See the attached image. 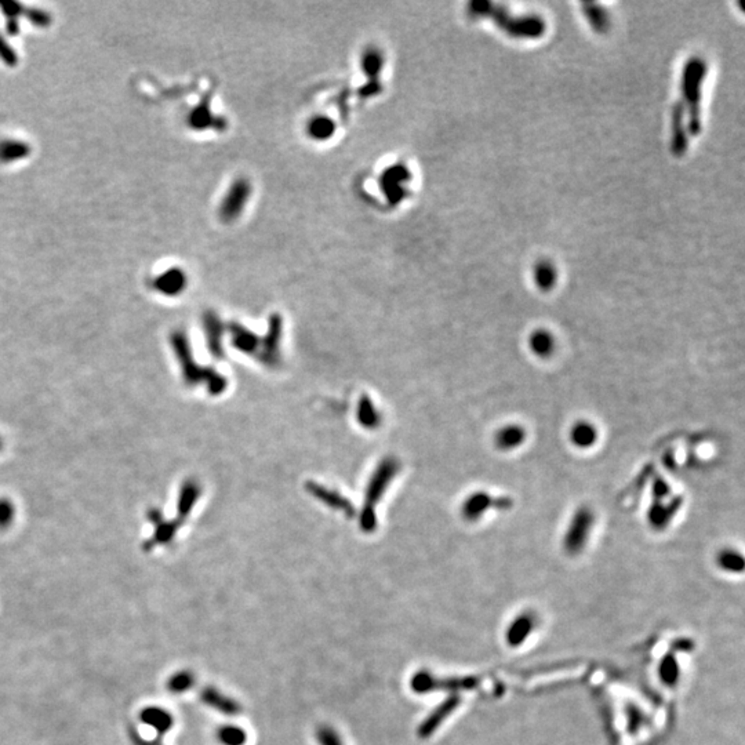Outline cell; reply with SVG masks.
Returning a JSON list of instances; mask_svg holds the SVG:
<instances>
[{"label":"cell","mask_w":745,"mask_h":745,"mask_svg":"<svg viewBox=\"0 0 745 745\" xmlns=\"http://www.w3.org/2000/svg\"><path fill=\"white\" fill-rule=\"evenodd\" d=\"M468 10L472 15L493 18L500 28L517 37H537L545 31V24L539 17L512 18L504 7L494 3L472 1L468 4Z\"/></svg>","instance_id":"obj_1"},{"label":"cell","mask_w":745,"mask_h":745,"mask_svg":"<svg viewBox=\"0 0 745 745\" xmlns=\"http://www.w3.org/2000/svg\"><path fill=\"white\" fill-rule=\"evenodd\" d=\"M707 74V64L704 60L692 58L687 61L683 71L682 81V96L680 103L687 108L689 117V134H698L701 128V85Z\"/></svg>","instance_id":"obj_2"},{"label":"cell","mask_w":745,"mask_h":745,"mask_svg":"<svg viewBox=\"0 0 745 745\" xmlns=\"http://www.w3.org/2000/svg\"><path fill=\"white\" fill-rule=\"evenodd\" d=\"M399 469V462L394 458L384 460L378 469L374 472L369 489L366 493V503L362 512L360 526L365 532H373L376 528V515H374V507L384 494V492L388 487V483L391 479H394L395 474Z\"/></svg>","instance_id":"obj_3"},{"label":"cell","mask_w":745,"mask_h":745,"mask_svg":"<svg viewBox=\"0 0 745 745\" xmlns=\"http://www.w3.org/2000/svg\"><path fill=\"white\" fill-rule=\"evenodd\" d=\"M476 686L478 679L474 676L437 678L426 669L416 672L410 679V687L417 694H426L430 692H450L451 694H457V692L472 690Z\"/></svg>","instance_id":"obj_4"},{"label":"cell","mask_w":745,"mask_h":745,"mask_svg":"<svg viewBox=\"0 0 745 745\" xmlns=\"http://www.w3.org/2000/svg\"><path fill=\"white\" fill-rule=\"evenodd\" d=\"M250 195H251V184L249 180L246 178H239L236 180L228 194L225 195L222 203H221V209H219V215L221 218L225 221V222H232L233 219H236L237 217H240V214L243 213L249 199H250Z\"/></svg>","instance_id":"obj_5"},{"label":"cell","mask_w":745,"mask_h":745,"mask_svg":"<svg viewBox=\"0 0 745 745\" xmlns=\"http://www.w3.org/2000/svg\"><path fill=\"white\" fill-rule=\"evenodd\" d=\"M410 178L412 174L405 165H394L383 173L380 185L391 205H398L406 196V184Z\"/></svg>","instance_id":"obj_6"},{"label":"cell","mask_w":745,"mask_h":745,"mask_svg":"<svg viewBox=\"0 0 745 745\" xmlns=\"http://www.w3.org/2000/svg\"><path fill=\"white\" fill-rule=\"evenodd\" d=\"M460 704L461 697L458 694H451L446 700H443L419 726V737L423 740L430 737L442 726V723L458 708Z\"/></svg>","instance_id":"obj_7"},{"label":"cell","mask_w":745,"mask_h":745,"mask_svg":"<svg viewBox=\"0 0 745 745\" xmlns=\"http://www.w3.org/2000/svg\"><path fill=\"white\" fill-rule=\"evenodd\" d=\"M592 525V517L583 515V512L578 514V517L574 518L571 526L566 533L564 537V548L567 553H577L583 549V546L587 542V537L589 534V529Z\"/></svg>","instance_id":"obj_8"},{"label":"cell","mask_w":745,"mask_h":745,"mask_svg":"<svg viewBox=\"0 0 745 745\" xmlns=\"http://www.w3.org/2000/svg\"><path fill=\"white\" fill-rule=\"evenodd\" d=\"M526 440V429L519 424L501 426L494 435V443L501 451H512L519 449Z\"/></svg>","instance_id":"obj_9"},{"label":"cell","mask_w":745,"mask_h":745,"mask_svg":"<svg viewBox=\"0 0 745 745\" xmlns=\"http://www.w3.org/2000/svg\"><path fill=\"white\" fill-rule=\"evenodd\" d=\"M535 626V620L532 613H522L519 614L508 627L505 639L508 646L511 647H519L526 642V639L532 635L533 630Z\"/></svg>","instance_id":"obj_10"},{"label":"cell","mask_w":745,"mask_h":745,"mask_svg":"<svg viewBox=\"0 0 745 745\" xmlns=\"http://www.w3.org/2000/svg\"><path fill=\"white\" fill-rule=\"evenodd\" d=\"M201 697H202V701L205 704H208L209 707H212L213 710H217L221 714L232 717V715H237L242 711L240 705L235 700L229 698L228 696L222 694L221 692H218L214 687H206L202 692Z\"/></svg>","instance_id":"obj_11"},{"label":"cell","mask_w":745,"mask_h":745,"mask_svg":"<svg viewBox=\"0 0 745 745\" xmlns=\"http://www.w3.org/2000/svg\"><path fill=\"white\" fill-rule=\"evenodd\" d=\"M569 436H570V442L573 446H576L577 449L585 450V449L592 447L596 443L599 432L592 423L580 420L576 424H573Z\"/></svg>","instance_id":"obj_12"},{"label":"cell","mask_w":745,"mask_h":745,"mask_svg":"<svg viewBox=\"0 0 745 745\" xmlns=\"http://www.w3.org/2000/svg\"><path fill=\"white\" fill-rule=\"evenodd\" d=\"M529 349L533 355L541 359H546L552 356V353L556 349V341L555 337L545 328H537L529 335Z\"/></svg>","instance_id":"obj_13"},{"label":"cell","mask_w":745,"mask_h":745,"mask_svg":"<svg viewBox=\"0 0 745 745\" xmlns=\"http://www.w3.org/2000/svg\"><path fill=\"white\" fill-rule=\"evenodd\" d=\"M141 721L149 726H152L155 730H158L160 735L169 732L173 728V717L156 707H149L141 712Z\"/></svg>","instance_id":"obj_14"},{"label":"cell","mask_w":745,"mask_h":745,"mask_svg":"<svg viewBox=\"0 0 745 745\" xmlns=\"http://www.w3.org/2000/svg\"><path fill=\"white\" fill-rule=\"evenodd\" d=\"M308 489H310V492L312 494H315L319 500H321L323 503H326L327 505H330L331 508L341 510L348 515L353 514L351 503L348 500H345L344 497H341L340 494H337L335 492H328V490L320 487L319 485H310Z\"/></svg>","instance_id":"obj_15"},{"label":"cell","mask_w":745,"mask_h":745,"mask_svg":"<svg viewBox=\"0 0 745 745\" xmlns=\"http://www.w3.org/2000/svg\"><path fill=\"white\" fill-rule=\"evenodd\" d=\"M658 676L661 682L668 687H673L678 683L680 676V668L676 657L672 653H667L662 657L658 665Z\"/></svg>","instance_id":"obj_16"},{"label":"cell","mask_w":745,"mask_h":745,"mask_svg":"<svg viewBox=\"0 0 745 745\" xmlns=\"http://www.w3.org/2000/svg\"><path fill=\"white\" fill-rule=\"evenodd\" d=\"M493 499L486 493H476L471 496L465 504H464V515L468 521H476L479 517H482L489 508Z\"/></svg>","instance_id":"obj_17"},{"label":"cell","mask_w":745,"mask_h":745,"mask_svg":"<svg viewBox=\"0 0 745 745\" xmlns=\"http://www.w3.org/2000/svg\"><path fill=\"white\" fill-rule=\"evenodd\" d=\"M383 67H384V56H383V53L376 47L367 49L365 51V54H363V58H362V68H363L365 74L369 76V79L370 81L377 79L380 72L383 71Z\"/></svg>","instance_id":"obj_18"},{"label":"cell","mask_w":745,"mask_h":745,"mask_svg":"<svg viewBox=\"0 0 745 745\" xmlns=\"http://www.w3.org/2000/svg\"><path fill=\"white\" fill-rule=\"evenodd\" d=\"M718 566L729 573H743L744 570V558L735 549L721 551L717 556Z\"/></svg>","instance_id":"obj_19"},{"label":"cell","mask_w":745,"mask_h":745,"mask_svg":"<svg viewBox=\"0 0 745 745\" xmlns=\"http://www.w3.org/2000/svg\"><path fill=\"white\" fill-rule=\"evenodd\" d=\"M335 131V123L326 116H318L308 124V133L315 140H327Z\"/></svg>","instance_id":"obj_20"},{"label":"cell","mask_w":745,"mask_h":745,"mask_svg":"<svg viewBox=\"0 0 745 745\" xmlns=\"http://www.w3.org/2000/svg\"><path fill=\"white\" fill-rule=\"evenodd\" d=\"M534 282L541 290H549L556 282V271L549 262H538L534 268Z\"/></svg>","instance_id":"obj_21"},{"label":"cell","mask_w":745,"mask_h":745,"mask_svg":"<svg viewBox=\"0 0 745 745\" xmlns=\"http://www.w3.org/2000/svg\"><path fill=\"white\" fill-rule=\"evenodd\" d=\"M217 737H218V742L222 745H244L247 742L246 732L242 728L233 726V725H226V726L219 728Z\"/></svg>","instance_id":"obj_22"},{"label":"cell","mask_w":745,"mask_h":745,"mask_svg":"<svg viewBox=\"0 0 745 745\" xmlns=\"http://www.w3.org/2000/svg\"><path fill=\"white\" fill-rule=\"evenodd\" d=\"M583 7L591 25L596 31L605 32L609 28V18H608V12L605 8H602L598 4H583Z\"/></svg>","instance_id":"obj_23"},{"label":"cell","mask_w":745,"mask_h":745,"mask_svg":"<svg viewBox=\"0 0 745 745\" xmlns=\"http://www.w3.org/2000/svg\"><path fill=\"white\" fill-rule=\"evenodd\" d=\"M205 324L208 327V334H209V342H210V348L214 352L215 356H221V334H222V327H221V321L217 318V315L214 314H209L206 317L205 320Z\"/></svg>","instance_id":"obj_24"},{"label":"cell","mask_w":745,"mask_h":745,"mask_svg":"<svg viewBox=\"0 0 745 745\" xmlns=\"http://www.w3.org/2000/svg\"><path fill=\"white\" fill-rule=\"evenodd\" d=\"M195 683V678L191 672L188 671H180L177 673H174L173 676H170L169 682H167V689L171 692V693H184L187 690H190L192 687V685Z\"/></svg>","instance_id":"obj_25"},{"label":"cell","mask_w":745,"mask_h":745,"mask_svg":"<svg viewBox=\"0 0 745 745\" xmlns=\"http://www.w3.org/2000/svg\"><path fill=\"white\" fill-rule=\"evenodd\" d=\"M358 417H359V421H360L363 426H367V428H374V426H377L380 424L378 413H377L376 408L373 406L371 401L367 399V396H363V399L360 401Z\"/></svg>","instance_id":"obj_26"},{"label":"cell","mask_w":745,"mask_h":745,"mask_svg":"<svg viewBox=\"0 0 745 745\" xmlns=\"http://www.w3.org/2000/svg\"><path fill=\"white\" fill-rule=\"evenodd\" d=\"M184 275L181 272L173 271L162 279V287L166 289L169 293H177L178 290H181V287H184Z\"/></svg>","instance_id":"obj_27"},{"label":"cell","mask_w":745,"mask_h":745,"mask_svg":"<svg viewBox=\"0 0 745 745\" xmlns=\"http://www.w3.org/2000/svg\"><path fill=\"white\" fill-rule=\"evenodd\" d=\"M317 739L319 745H342L338 733L330 726H320L317 732Z\"/></svg>","instance_id":"obj_28"},{"label":"cell","mask_w":745,"mask_h":745,"mask_svg":"<svg viewBox=\"0 0 745 745\" xmlns=\"http://www.w3.org/2000/svg\"><path fill=\"white\" fill-rule=\"evenodd\" d=\"M212 120V115L208 106H202L196 109V112L192 115V123L196 127H208Z\"/></svg>","instance_id":"obj_29"},{"label":"cell","mask_w":745,"mask_h":745,"mask_svg":"<svg viewBox=\"0 0 745 745\" xmlns=\"http://www.w3.org/2000/svg\"><path fill=\"white\" fill-rule=\"evenodd\" d=\"M642 723H643V717L640 715L638 708H635V707L628 708V728H630V732L633 735L637 733Z\"/></svg>","instance_id":"obj_30"},{"label":"cell","mask_w":745,"mask_h":745,"mask_svg":"<svg viewBox=\"0 0 745 745\" xmlns=\"http://www.w3.org/2000/svg\"><path fill=\"white\" fill-rule=\"evenodd\" d=\"M380 90H381V85H380V82H378L377 79H373V81H370L367 85H365V86L362 87L360 94H362L363 97H371V96L380 93Z\"/></svg>","instance_id":"obj_31"},{"label":"cell","mask_w":745,"mask_h":745,"mask_svg":"<svg viewBox=\"0 0 745 745\" xmlns=\"http://www.w3.org/2000/svg\"><path fill=\"white\" fill-rule=\"evenodd\" d=\"M672 648L673 651H690L693 648V642L689 640V639H680V640H676L673 644H672Z\"/></svg>","instance_id":"obj_32"}]
</instances>
